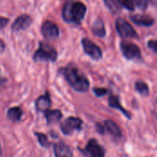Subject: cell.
<instances>
[{
  "label": "cell",
  "mask_w": 157,
  "mask_h": 157,
  "mask_svg": "<svg viewBox=\"0 0 157 157\" xmlns=\"http://www.w3.org/2000/svg\"><path fill=\"white\" fill-rule=\"evenodd\" d=\"M61 73L68 82V84L77 92H86L90 84L88 78L78 69L74 63H69L61 69Z\"/></svg>",
  "instance_id": "obj_1"
},
{
  "label": "cell",
  "mask_w": 157,
  "mask_h": 157,
  "mask_svg": "<svg viewBox=\"0 0 157 157\" xmlns=\"http://www.w3.org/2000/svg\"><path fill=\"white\" fill-rule=\"evenodd\" d=\"M86 6L81 2L68 1L63 8V17L68 23L79 24L85 17Z\"/></svg>",
  "instance_id": "obj_2"
},
{
  "label": "cell",
  "mask_w": 157,
  "mask_h": 157,
  "mask_svg": "<svg viewBox=\"0 0 157 157\" xmlns=\"http://www.w3.org/2000/svg\"><path fill=\"white\" fill-rule=\"evenodd\" d=\"M33 58L35 61L54 62L57 59V52L52 46H51L45 42H40V47L35 52Z\"/></svg>",
  "instance_id": "obj_3"
},
{
  "label": "cell",
  "mask_w": 157,
  "mask_h": 157,
  "mask_svg": "<svg viewBox=\"0 0 157 157\" xmlns=\"http://www.w3.org/2000/svg\"><path fill=\"white\" fill-rule=\"evenodd\" d=\"M117 32L122 38H137L138 34L133 27L124 18L118 17L115 21Z\"/></svg>",
  "instance_id": "obj_4"
},
{
  "label": "cell",
  "mask_w": 157,
  "mask_h": 157,
  "mask_svg": "<svg viewBox=\"0 0 157 157\" xmlns=\"http://www.w3.org/2000/svg\"><path fill=\"white\" fill-rule=\"evenodd\" d=\"M120 47H121L123 56L126 59L128 60H141L142 59L141 50L136 44L132 42H128V41H121L120 44Z\"/></svg>",
  "instance_id": "obj_5"
},
{
  "label": "cell",
  "mask_w": 157,
  "mask_h": 157,
  "mask_svg": "<svg viewBox=\"0 0 157 157\" xmlns=\"http://www.w3.org/2000/svg\"><path fill=\"white\" fill-rule=\"evenodd\" d=\"M83 121L76 117H69L67 118L62 124L61 130L63 134L70 135L75 131H80L82 129Z\"/></svg>",
  "instance_id": "obj_6"
},
{
  "label": "cell",
  "mask_w": 157,
  "mask_h": 157,
  "mask_svg": "<svg viewBox=\"0 0 157 157\" xmlns=\"http://www.w3.org/2000/svg\"><path fill=\"white\" fill-rule=\"evenodd\" d=\"M82 46L85 51V52L90 56L94 60H99L102 58V51L101 49L95 44L92 40H90L87 38H84L82 40Z\"/></svg>",
  "instance_id": "obj_7"
},
{
  "label": "cell",
  "mask_w": 157,
  "mask_h": 157,
  "mask_svg": "<svg viewBox=\"0 0 157 157\" xmlns=\"http://www.w3.org/2000/svg\"><path fill=\"white\" fill-rule=\"evenodd\" d=\"M84 154L88 157H105V149L95 139H90Z\"/></svg>",
  "instance_id": "obj_8"
},
{
  "label": "cell",
  "mask_w": 157,
  "mask_h": 157,
  "mask_svg": "<svg viewBox=\"0 0 157 157\" xmlns=\"http://www.w3.org/2000/svg\"><path fill=\"white\" fill-rule=\"evenodd\" d=\"M41 33L48 40H55L59 37V28L58 26L50 20L45 21L41 26Z\"/></svg>",
  "instance_id": "obj_9"
},
{
  "label": "cell",
  "mask_w": 157,
  "mask_h": 157,
  "mask_svg": "<svg viewBox=\"0 0 157 157\" xmlns=\"http://www.w3.org/2000/svg\"><path fill=\"white\" fill-rule=\"evenodd\" d=\"M31 22H32V19L29 15H26V14L20 15L14 21V23L12 25V29L14 31L24 30V29H26L27 28H29L30 26Z\"/></svg>",
  "instance_id": "obj_10"
},
{
  "label": "cell",
  "mask_w": 157,
  "mask_h": 157,
  "mask_svg": "<svg viewBox=\"0 0 157 157\" xmlns=\"http://www.w3.org/2000/svg\"><path fill=\"white\" fill-rule=\"evenodd\" d=\"M35 106H36L37 110L44 112V113L50 109V107H51V98H50L48 92H46L44 95H42V96H40V98H37Z\"/></svg>",
  "instance_id": "obj_11"
},
{
  "label": "cell",
  "mask_w": 157,
  "mask_h": 157,
  "mask_svg": "<svg viewBox=\"0 0 157 157\" xmlns=\"http://www.w3.org/2000/svg\"><path fill=\"white\" fill-rule=\"evenodd\" d=\"M53 152H54V157H74L69 146L62 142L54 144Z\"/></svg>",
  "instance_id": "obj_12"
},
{
  "label": "cell",
  "mask_w": 157,
  "mask_h": 157,
  "mask_svg": "<svg viewBox=\"0 0 157 157\" xmlns=\"http://www.w3.org/2000/svg\"><path fill=\"white\" fill-rule=\"evenodd\" d=\"M131 19L135 24L140 25V26H144V27H150L155 22V19L152 17L147 16V15H141V14L131 16Z\"/></svg>",
  "instance_id": "obj_13"
},
{
  "label": "cell",
  "mask_w": 157,
  "mask_h": 157,
  "mask_svg": "<svg viewBox=\"0 0 157 157\" xmlns=\"http://www.w3.org/2000/svg\"><path fill=\"white\" fill-rule=\"evenodd\" d=\"M109 105L113 109H118L120 111H121L124 114V116L127 119H129V120L132 119V114L121 106V104L120 102V99H119V98L117 96H114V95L109 96Z\"/></svg>",
  "instance_id": "obj_14"
},
{
  "label": "cell",
  "mask_w": 157,
  "mask_h": 157,
  "mask_svg": "<svg viewBox=\"0 0 157 157\" xmlns=\"http://www.w3.org/2000/svg\"><path fill=\"white\" fill-rule=\"evenodd\" d=\"M104 127L106 128V130L114 137L116 138H121L122 136V132L121 130L120 129V127L118 126V124L116 122H114L113 121L110 120H107L104 121Z\"/></svg>",
  "instance_id": "obj_15"
},
{
  "label": "cell",
  "mask_w": 157,
  "mask_h": 157,
  "mask_svg": "<svg viewBox=\"0 0 157 157\" xmlns=\"http://www.w3.org/2000/svg\"><path fill=\"white\" fill-rule=\"evenodd\" d=\"M91 29L93 31V33L100 38H103L105 37L106 35V29H105V25H104V22L101 18H97L92 27H91Z\"/></svg>",
  "instance_id": "obj_16"
},
{
  "label": "cell",
  "mask_w": 157,
  "mask_h": 157,
  "mask_svg": "<svg viewBox=\"0 0 157 157\" xmlns=\"http://www.w3.org/2000/svg\"><path fill=\"white\" fill-rule=\"evenodd\" d=\"M63 117L62 112L59 109H49L45 112V118L48 124H53L58 122Z\"/></svg>",
  "instance_id": "obj_17"
},
{
  "label": "cell",
  "mask_w": 157,
  "mask_h": 157,
  "mask_svg": "<svg viewBox=\"0 0 157 157\" xmlns=\"http://www.w3.org/2000/svg\"><path fill=\"white\" fill-rule=\"evenodd\" d=\"M22 115H23V111L18 107L10 108L8 109V111H7V117L11 121H20Z\"/></svg>",
  "instance_id": "obj_18"
},
{
  "label": "cell",
  "mask_w": 157,
  "mask_h": 157,
  "mask_svg": "<svg viewBox=\"0 0 157 157\" xmlns=\"http://www.w3.org/2000/svg\"><path fill=\"white\" fill-rule=\"evenodd\" d=\"M105 5L112 13H118L122 8L121 1H117V0H106Z\"/></svg>",
  "instance_id": "obj_19"
},
{
  "label": "cell",
  "mask_w": 157,
  "mask_h": 157,
  "mask_svg": "<svg viewBox=\"0 0 157 157\" xmlns=\"http://www.w3.org/2000/svg\"><path fill=\"white\" fill-rule=\"evenodd\" d=\"M135 89L137 90V92H139L143 96H148L149 95L148 85L143 81H137L135 83Z\"/></svg>",
  "instance_id": "obj_20"
},
{
  "label": "cell",
  "mask_w": 157,
  "mask_h": 157,
  "mask_svg": "<svg viewBox=\"0 0 157 157\" xmlns=\"http://www.w3.org/2000/svg\"><path fill=\"white\" fill-rule=\"evenodd\" d=\"M35 135L38 137V140H39V143L41 146L43 147H47L49 146V142H48V139H47V136L43 133H40V132H35Z\"/></svg>",
  "instance_id": "obj_21"
},
{
  "label": "cell",
  "mask_w": 157,
  "mask_h": 157,
  "mask_svg": "<svg viewBox=\"0 0 157 157\" xmlns=\"http://www.w3.org/2000/svg\"><path fill=\"white\" fill-rule=\"evenodd\" d=\"M121 6L130 10V11H133L135 9V3L132 2V1H121Z\"/></svg>",
  "instance_id": "obj_22"
},
{
  "label": "cell",
  "mask_w": 157,
  "mask_h": 157,
  "mask_svg": "<svg viewBox=\"0 0 157 157\" xmlns=\"http://www.w3.org/2000/svg\"><path fill=\"white\" fill-rule=\"evenodd\" d=\"M93 92L96 94L97 97H103L104 95L107 94L108 90L106 88H103V87H94L93 88Z\"/></svg>",
  "instance_id": "obj_23"
},
{
  "label": "cell",
  "mask_w": 157,
  "mask_h": 157,
  "mask_svg": "<svg viewBox=\"0 0 157 157\" xmlns=\"http://www.w3.org/2000/svg\"><path fill=\"white\" fill-rule=\"evenodd\" d=\"M147 45H148L149 49H151L152 51L157 52V40H150L147 42Z\"/></svg>",
  "instance_id": "obj_24"
},
{
  "label": "cell",
  "mask_w": 157,
  "mask_h": 157,
  "mask_svg": "<svg viewBox=\"0 0 157 157\" xmlns=\"http://www.w3.org/2000/svg\"><path fill=\"white\" fill-rule=\"evenodd\" d=\"M135 6H137V7H139L140 9L145 10L147 8L148 3L146 1H137L135 2Z\"/></svg>",
  "instance_id": "obj_25"
},
{
  "label": "cell",
  "mask_w": 157,
  "mask_h": 157,
  "mask_svg": "<svg viewBox=\"0 0 157 157\" xmlns=\"http://www.w3.org/2000/svg\"><path fill=\"white\" fill-rule=\"evenodd\" d=\"M7 23H8V18L4 17H0V30L2 29H4Z\"/></svg>",
  "instance_id": "obj_26"
},
{
  "label": "cell",
  "mask_w": 157,
  "mask_h": 157,
  "mask_svg": "<svg viewBox=\"0 0 157 157\" xmlns=\"http://www.w3.org/2000/svg\"><path fill=\"white\" fill-rule=\"evenodd\" d=\"M4 50H5V42L2 40H0V53L3 52Z\"/></svg>",
  "instance_id": "obj_27"
},
{
  "label": "cell",
  "mask_w": 157,
  "mask_h": 157,
  "mask_svg": "<svg viewBox=\"0 0 157 157\" xmlns=\"http://www.w3.org/2000/svg\"><path fill=\"white\" fill-rule=\"evenodd\" d=\"M1 80H4V79H1V77H0V83H1Z\"/></svg>",
  "instance_id": "obj_28"
},
{
  "label": "cell",
  "mask_w": 157,
  "mask_h": 157,
  "mask_svg": "<svg viewBox=\"0 0 157 157\" xmlns=\"http://www.w3.org/2000/svg\"><path fill=\"white\" fill-rule=\"evenodd\" d=\"M0 155H1V146H0Z\"/></svg>",
  "instance_id": "obj_29"
}]
</instances>
